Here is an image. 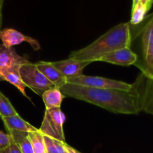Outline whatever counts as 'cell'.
Instances as JSON below:
<instances>
[{
    "mask_svg": "<svg viewBox=\"0 0 153 153\" xmlns=\"http://www.w3.org/2000/svg\"><path fill=\"white\" fill-rule=\"evenodd\" d=\"M64 97L86 102L114 114H137L140 112L137 96L133 90L88 88L67 83L59 88Z\"/></svg>",
    "mask_w": 153,
    "mask_h": 153,
    "instance_id": "1",
    "label": "cell"
},
{
    "mask_svg": "<svg viewBox=\"0 0 153 153\" xmlns=\"http://www.w3.org/2000/svg\"><path fill=\"white\" fill-rule=\"evenodd\" d=\"M131 43L129 22H122L85 47L70 52L69 58L79 61H99L104 55L117 49L129 47Z\"/></svg>",
    "mask_w": 153,
    "mask_h": 153,
    "instance_id": "2",
    "label": "cell"
},
{
    "mask_svg": "<svg viewBox=\"0 0 153 153\" xmlns=\"http://www.w3.org/2000/svg\"><path fill=\"white\" fill-rule=\"evenodd\" d=\"M130 49L137 55L134 66L140 73L153 79V13L136 25L130 24Z\"/></svg>",
    "mask_w": 153,
    "mask_h": 153,
    "instance_id": "3",
    "label": "cell"
},
{
    "mask_svg": "<svg viewBox=\"0 0 153 153\" xmlns=\"http://www.w3.org/2000/svg\"><path fill=\"white\" fill-rule=\"evenodd\" d=\"M19 74L25 86L40 97L45 91L55 88L37 68L35 64L30 61L20 66Z\"/></svg>",
    "mask_w": 153,
    "mask_h": 153,
    "instance_id": "4",
    "label": "cell"
},
{
    "mask_svg": "<svg viewBox=\"0 0 153 153\" xmlns=\"http://www.w3.org/2000/svg\"><path fill=\"white\" fill-rule=\"evenodd\" d=\"M65 118V115L61 108L46 110L39 131L44 136L65 142L64 131Z\"/></svg>",
    "mask_w": 153,
    "mask_h": 153,
    "instance_id": "5",
    "label": "cell"
},
{
    "mask_svg": "<svg viewBox=\"0 0 153 153\" xmlns=\"http://www.w3.org/2000/svg\"><path fill=\"white\" fill-rule=\"evenodd\" d=\"M131 89L137 96L140 111L153 116V79L140 73L131 84Z\"/></svg>",
    "mask_w": 153,
    "mask_h": 153,
    "instance_id": "6",
    "label": "cell"
},
{
    "mask_svg": "<svg viewBox=\"0 0 153 153\" xmlns=\"http://www.w3.org/2000/svg\"><path fill=\"white\" fill-rule=\"evenodd\" d=\"M67 83L74 84L81 86L103 89H117L123 91H129L131 88V84L114 80L100 76H91L82 75L78 77L67 79Z\"/></svg>",
    "mask_w": 153,
    "mask_h": 153,
    "instance_id": "7",
    "label": "cell"
},
{
    "mask_svg": "<svg viewBox=\"0 0 153 153\" xmlns=\"http://www.w3.org/2000/svg\"><path fill=\"white\" fill-rule=\"evenodd\" d=\"M0 40L6 48L13 47L20 43H28L34 50L40 49V45L36 39L25 35L13 28H5L0 31Z\"/></svg>",
    "mask_w": 153,
    "mask_h": 153,
    "instance_id": "8",
    "label": "cell"
},
{
    "mask_svg": "<svg viewBox=\"0 0 153 153\" xmlns=\"http://www.w3.org/2000/svg\"><path fill=\"white\" fill-rule=\"evenodd\" d=\"M91 63V61H79L69 58L62 61L51 62V64L58 69L67 79H69L83 75L84 68Z\"/></svg>",
    "mask_w": 153,
    "mask_h": 153,
    "instance_id": "9",
    "label": "cell"
},
{
    "mask_svg": "<svg viewBox=\"0 0 153 153\" xmlns=\"http://www.w3.org/2000/svg\"><path fill=\"white\" fill-rule=\"evenodd\" d=\"M137 61V55L130 47H125L110 52L102 57L99 61L110 63L123 67L134 65Z\"/></svg>",
    "mask_w": 153,
    "mask_h": 153,
    "instance_id": "10",
    "label": "cell"
},
{
    "mask_svg": "<svg viewBox=\"0 0 153 153\" xmlns=\"http://www.w3.org/2000/svg\"><path fill=\"white\" fill-rule=\"evenodd\" d=\"M28 62V58L18 55L13 47L6 48L0 44V72Z\"/></svg>",
    "mask_w": 153,
    "mask_h": 153,
    "instance_id": "11",
    "label": "cell"
},
{
    "mask_svg": "<svg viewBox=\"0 0 153 153\" xmlns=\"http://www.w3.org/2000/svg\"><path fill=\"white\" fill-rule=\"evenodd\" d=\"M37 68L43 73V76L52 84L55 88H60L61 86L67 83V79L62 73L55 68L51 62L39 61L35 63Z\"/></svg>",
    "mask_w": 153,
    "mask_h": 153,
    "instance_id": "12",
    "label": "cell"
},
{
    "mask_svg": "<svg viewBox=\"0 0 153 153\" xmlns=\"http://www.w3.org/2000/svg\"><path fill=\"white\" fill-rule=\"evenodd\" d=\"M4 128L7 131H24V132L29 133L31 131H34L38 128H35L32 125L22 119L19 114L14 116L7 117L1 118Z\"/></svg>",
    "mask_w": 153,
    "mask_h": 153,
    "instance_id": "13",
    "label": "cell"
},
{
    "mask_svg": "<svg viewBox=\"0 0 153 153\" xmlns=\"http://www.w3.org/2000/svg\"><path fill=\"white\" fill-rule=\"evenodd\" d=\"M21 65L16 66L9 70H4V71L0 72V81H5L8 83L11 84L14 87H16L19 92L22 94L27 99H29V97L27 96L25 92V84L22 82L21 79L20 74H19V67Z\"/></svg>",
    "mask_w": 153,
    "mask_h": 153,
    "instance_id": "14",
    "label": "cell"
},
{
    "mask_svg": "<svg viewBox=\"0 0 153 153\" xmlns=\"http://www.w3.org/2000/svg\"><path fill=\"white\" fill-rule=\"evenodd\" d=\"M46 110L53 108H61V103L65 97L63 95L59 88H54L45 91L42 95Z\"/></svg>",
    "mask_w": 153,
    "mask_h": 153,
    "instance_id": "15",
    "label": "cell"
},
{
    "mask_svg": "<svg viewBox=\"0 0 153 153\" xmlns=\"http://www.w3.org/2000/svg\"><path fill=\"white\" fill-rule=\"evenodd\" d=\"M7 134L10 136L12 140L19 148L22 153H34L31 142L28 139V133L24 131H8Z\"/></svg>",
    "mask_w": 153,
    "mask_h": 153,
    "instance_id": "16",
    "label": "cell"
},
{
    "mask_svg": "<svg viewBox=\"0 0 153 153\" xmlns=\"http://www.w3.org/2000/svg\"><path fill=\"white\" fill-rule=\"evenodd\" d=\"M28 136L32 146L33 152L46 153L43 134L39 131V129L28 133Z\"/></svg>",
    "mask_w": 153,
    "mask_h": 153,
    "instance_id": "17",
    "label": "cell"
},
{
    "mask_svg": "<svg viewBox=\"0 0 153 153\" xmlns=\"http://www.w3.org/2000/svg\"><path fill=\"white\" fill-rule=\"evenodd\" d=\"M149 11L147 7L139 1L132 9H131V16L129 23L132 25H136L143 22Z\"/></svg>",
    "mask_w": 153,
    "mask_h": 153,
    "instance_id": "18",
    "label": "cell"
},
{
    "mask_svg": "<svg viewBox=\"0 0 153 153\" xmlns=\"http://www.w3.org/2000/svg\"><path fill=\"white\" fill-rule=\"evenodd\" d=\"M46 153H66V142L43 135Z\"/></svg>",
    "mask_w": 153,
    "mask_h": 153,
    "instance_id": "19",
    "label": "cell"
},
{
    "mask_svg": "<svg viewBox=\"0 0 153 153\" xmlns=\"http://www.w3.org/2000/svg\"><path fill=\"white\" fill-rule=\"evenodd\" d=\"M18 114L10 100L0 91V117L4 118L7 117L14 116Z\"/></svg>",
    "mask_w": 153,
    "mask_h": 153,
    "instance_id": "20",
    "label": "cell"
},
{
    "mask_svg": "<svg viewBox=\"0 0 153 153\" xmlns=\"http://www.w3.org/2000/svg\"><path fill=\"white\" fill-rule=\"evenodd\" d=\"M12 139L7 133L0 131V149H4L11 143Z\"/></svg>",
    "mask_w": 153,
    "mask_h": 153,
    "instance_id": "21",
    "label": "cell"
},
{
    "mask_svg": "<svg viewBox=\"0 0 153 153\" xmlns=\"http://www.w3.org/2000/svg\"><path fill=\"white\" fill-rule=\"evenodd\" d=\"M0 153H22L17 145L12 140L11 143L7 147L0 149Z\"/></svg>",
    "mask_w": 153,
    "mask_h": 153,
    "instance_id": "22",
    "label": "cell"
},
{
    "mask_svg": "<svg viewBox=\"0 0 153 153\" xmlns=\"http://www.w3.org/2000/svg\"><path fill=\"white\" fill-rule=\"evenodd\" d=\"M4 0H0V31H1V26H2V9L3 4H4Z\"/></svg>",
    "mask_w": 153,
    "mask_h": 153,
    "instance_id": "23",
    "label": "cell"
},
{
    "mask_svg": "<svg viewBox=\"0 0 153 153\" xmlns=\"http://www.w3.org/2000/svg\"><path fill=\"white\" fill-rule=\"evenodd\" d=\"M140 2L143 4H144L146 7H147L148 10H150L153 4V0H140Z\"/></svg>",
    "mask_w": 153,
    "mask_h": 153,
    "instance_id": "24",
    "label": "cell"
},
{
    "mask_svg": "<svg viewBox=\"0 0 153 153\" xmlns=\"http://www.w3.org/2000/svg\"><path fill=\"white\" fill-rule=\"evenodd\" d=\"M66 150H67L66 153H75L74 148L71 147V146H69V145L67 144V143H66Z\"/></svg>",
    "mask_w": 153,
    "mask_h": 153,
    "instance_id": "25",
    "label": "cell"
},
{
    "mask_svg": "<svg viewBox=\"0 0 153 153\" xmlns=\"http://www.w3.org/2000/svg\"><path fill=\"white\" fill-rule=\"evenodd\" d=\"M140 0H132V8L140 1Z\"/></svg>",
    "mask_w": 153,
    "mask_h": 153,
    "instance_id": "26",
    "label": "cell"
},
{
    "mask_svg": "<svg viewBox=\"0 0 153 153\" xmlns=\"http://www.w3.org/2000/svg\"><path fill=\"white\" fill-rule=\"evenodd\" d=\"M75 153H82V152H79V151L76 150V149H75Z\"/></svg>",
    "mask_w": 153,
    "mask_h": 153,
    "instance_id": "27",
    "label": "cell"
}]
</instances>
